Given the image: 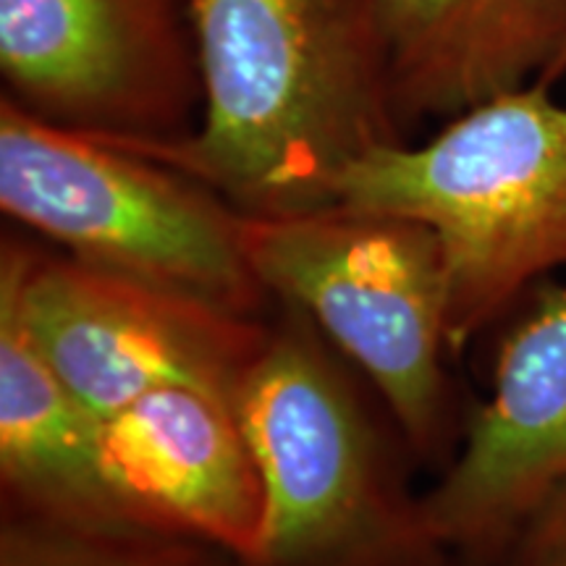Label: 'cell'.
I'll use <instances>...</instances> for the list:
<instances>
[{"label":"cell","mask_w":566,"mask_h":566,"mask_svg":"<svg viewBox=\"0 0 566 566\" xmlns=\"http://www.w3.org/2000/svg\"><path fill=\"white\" fill-rule=\"evenodd\" d=\"M0 566H239V562L187 535L71 527L0 512Z\"/></svg>","instance_id":"obj_12"},{"label":"cell","mask_w":566,"mask_h":566,"mask_svg":"<svg viewBox=\"0 0 566 566\" xmlns=\"http://www.w3.org/2000/svg\"><path fill=\"white\" fill-rule=\"evenodd\" d=\"M205 108L174 142L111 145L208 184L244 216L334 205L396 122L378 0H189ZM105 142V139H103Z\"/></svg>","instance_id":"obj_1"},{"label":"cell","mask_w":566,"mask_h":566,"mask_svg":"<svg viewBox=\"0 0 566 566\" xmlns=\"http://www.w3.org/2000/svg\"><path fill=\"white\" fill-rule=\"evenodd\" d=\"M0 302L69 391L103 420L142 396L187 388L233 409L271 334L252 317L84 265L19 231L0 239Z\"/></svg>","instance_id":"obj_6"},{"label":"cell","mask_w":566,"mask_h":566,"mask_svg":"<svg viewBox=\"0 0 566 566\" xmlns=\"http://www.w3.org/2000/svg\"><path fill=\"white\" fill-rule=\"evenodd\" d=\"M0 501L3 512L59 525L153 530L113 470L103 417L69 391L6 302H0Z\"/></svg>","instance_id":"obj_11"},{"label":"cell","mask_w":566,"mask_h":566,"mask_svg":"<svg viewBox=\"0 0 566 566\" xmlns=\"http://www.w3.org/2000/svg\"><path fill=\"white\" fill-rule=\"evenodd\" d=\"M0 210L84 265L268 317L244 212L147 155L32 116L0 95Z\"/></svg>","instance_id":"obj_5"},{"label":"cell","mask_w":566,"mask_h":566,"mask_svg":"<svg viewBox=\"0 0 566 566\" xmlns=\"http://www.w3.org/2000/svg\"><path fill=\"white\" fill-rule=\"evenodd\" d=\"M244 252L273 302L300 307L384 401L407 449L449 462L462 436L446 373L449 283L428 226L325 205L244 216Z\"/></svg>","instance_id":"obj_4"},{"label":"cell","mask_w":566,"mask_h":566,"mask_svg":"<svg viewBox=\"0 0 566 566\" xmlns=\"http://www.w3.org/2000/svg\"><path fill=\"white\" fill-rule=\"evenodd\" d=\"M334 205L394 212L436 233L449 346L462 352L566 268V105L554 84L495 95L422 145L367 153L338 179Z\"/></svg>","instance_id":"obj_3"},{"label":"cell","mask_w":566,"mask_h":566,"mask_svg":"<svg viewBox=\"0 0 566 566\" xmlns=\"http://www.w3.org/2000/svg\"><path fill=\"white\" fill-rule=\"evenodd\" d=\"M105 422L108 457L147 525L244 562L263 530V483L233 409L163 388Z\"/></svg>","instance_id":"obj_9"},{"label":"cell","mask_w":566,"mask_h":566,"mask_svg":"<svg viewBox=\"0 0 566 566\" xmlns=\"http://www.w3.org/2000/svg\"><path fill=\"white\" fill-rule=\"evenodd\" d=\"M275 304L233 401L265 501L258 546L239 566H454L409 491L399 428L378 420L317 325Z\"/></svg>","instance_id":"obj_2"},{"label":"cell","mask_w":566,"mask_h":566,"mask_svg":"<svg viewBox=\"0 0 566 566\" xmlns=\"http://www.w3.org/2000/svg\"><path fill=\"white\" fill-rule=\"evenodd\" d=\"M495 566H566V483L530 512Z\"/></svg>","instance_id":"obj_13"},{"label":"cell","mask_w":566,"mask_h":566,"mask_svg":"<svg viewBox=\"0 0 566 566\" xmlns=\"http://www.w3.org/2000/svg\"><path fill=\"white\" fill-rule=\"evenodd\" d=\"M3 95L124 145L197 129L205 84L189 0H0Z\"/></svg>","instance_id":"obj_7"},{"label":"cell","mask_w":566,"mask_h":566,"mask_svg":"<svg viewBox=\"0 0 566 566\" xmlns=\"http://www.w3.org/2000/svg\"><path fill=\"white\" fill-rule=\"evenodd\" d=\"M491 396L464 415L428 525L454 566H495L516 530L566 483V283L543 279L504 317Z\"/></svg>","instance_id":"obj_8"},{"label":"cell","mask_w":566,"mask_h":566,"mask_svg":"<svg viewBox=\"0 0 566 566\" xmlns=\"http://www.w3.org/2000/svg\"><path fill=\"white\" fill-rule=\"evenodd\" d=\"M401 132L566 76V0H378Z\"/></svg>","instance_id":"obj_10"}]
</instances>
